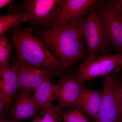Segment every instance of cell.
<instances>
[{
	"label": "cell",
	"mask_w": 122,
	"mask_h": 122,
	"mask_svg": "<svg viewBox=\"0 0 122 122\" xmlns=\"http://www.w3.org/2000/svg\"><path fill=\"white\" fill-rule=\"evenodd\" d=\"M62 107L51 104L42 109L37 117L41 122H62L64 114Z\"/></svg>",
	"instance_id": "16"
},
{
	"label": "cell",
	"mask_w": 122,
	"mask_h": 122,
	"mask_svg": "<svg viewBox=\"0 0 122 122\" xmlns=\"http://www.w3.org/2000/svg\"><path fill=\"white\" fill-rule=\"evenodd\" d=\"M0 99L4 101L6 110L11 107L18 90L16 75L13 69L9 68L0 72Z\"/></svg>",
	"instance_id": "12"
},
{
	"label": "cell",
	"mask_w": 122,
	"mask_h": 122,
	"mask_svg": "<svg viewBox=\"0 0 122 122\" xmlns=\"http://www.w3.org/2000/svg\"><path fill=\"white\" fill-rule=\"evenodd\" d=\"M121 15H122V14H121Z\"/></svg>",
	"instance_id": "27"
},
{
	"label": "cell",
	"mask_w": 122,
	"mask_h": 122,
	"mask_svg": "<svg viewBox=\"0 0 122 122\" xmlns=\"http://www.w3.org/2000/svg\"><path fill=\"white\" fill-rule=\"evenodd\" d=\"M27 21H28V17L24 11L21 12L0 16V35L5 34L9 30L13 28L17 25Z\"/></svg>",
	"instance_id": "15"
},
{
	"label": "cell",
	"mask_w": 122,
	"mask_h": 122,
	"mask_svg": "<svg viewBox=\"0 0 122 122\" xmlns=\"http://www.w3.org/2000/svg\"><path fill=\"white\" fill-rule=\"evenodd\" d=\"M120 66H121V67H122V62H121V63H120Z\"/></svg>",
	"instance_id": "25"
},
{
	"label": "cell",
	"mask_w": 122,
	"mask_h": 122,
	"mask_svg": "<svg viewBox=\"0 0 122 122\" xmlns=\"http://www.w3.org/2000/svg\"><path fill=\"white\" fill-rule=\"evenodd\" d=\"M84 17L40 32L39 39L60 61L62 70L84 61L87 57L82 34Z\"/></svg>",
	"instance_id": "1"
},
{
	"label": "cell",
	"mask_w": 122,
	"mask_h": 122,
	"mask_svg": "<svg viewBox=\"0 0 122 122\" xmlns=\"http://www.w3.org/2000/svg\"><path fill=\"white\" fill-rule=\"evenodd\" d=\"M122 61V52L100 56H87L79 66L77 76L84 83L101 77H106Z\"/></svg>",
	"instance_id": "7"
},
{
	"label": "cell",
	"mask_w": 122,
	"mask_h": 122,
	"mask_svg": "<svg viewBox=\"0 0 122 122\" xmlns=\"http://www.w3.org/2000/svg\"><path fill=\"white\" fill-rule=\"evenodd\" d=\"M119 83L116 76L110 74L105 77L101 91L100 109L94 122H122V113L117 98Z\"/></svg>",
	"instance_id": "5"
},
{
	"label": "cell",
	"mask_w": 122,
	"mask_h": 122,
	"mask_svg": "<svg viewBox=\"0 0 122 122\" xmlns=\"http://www.w3.org/2000/svg\"><path fill=\"white\" fill-rule=\"evenodd\" d=\"M33 94L34 99L37 109L42 110L51 105L56 99L59 92V86L49 80L37 87Z\"/></svg>",
	"instance_id": "14"
},
{
	"label": "cell",
	"mask_w": 122,
	"mask_h": 122,
	"mask_svg": "<svg viewBox=\"0 0 122 122\" xmlns=\"http://www.w3.org/2000/svg\"><path fill=\"white\" fill-rule=\"evenodd\" d=\"M101 92L85 88L76 107L85 115L95 119L101 103Z\"/></svg>",
	"instance_id": "13"
},
{
	"label": "cell",
	"mask_w": 122,
	"mask_h": 122,
	"mask_svg": "<svg viewBox=\"0 0 122 122\" xmlns=\"http://www.w3.org/2000/svg\"><path fill=\"white\" fill-rule=\"evenodd\" d=\"M113 1L116 8L122 15V0H113Z\"/></svg>",
	"instance_id": "20"
},
{
	"label": "cell",
	"mask_w": 122,
	"mask_h": 122,
	"mask_svg": "<svg viewBox=\"0 0 122 122\" xmlns=\"http://www.w3.org/2000/svg\"><path fill=\"white\" fill-rule=\"evenodd\" d=\"M96 7L104 21L109 50L122 52V16L113 0H101Z\"/></svg>",
	"instance_id": "6"
},
{
	"label": "cell",
	"mask_w": 122,
	"mask_h": 122,
	"mask_svg": "<svg viewBox=\"0 0 122 122\" xmlns=\"http://www.w3.org/2000/svg\"><path fill=\"white\" fill-rule=\"evenodd\" d=\"M62 120L66 122H91L78 109H73L64 113Z\"/></svg>",
	"instance_id": "18"
},
{
	"label": "cell",
	"mask_w": 122,
	"mask_h": 122,
	"mask_svg": "<svg viewBox=\"0 0 122 122\" xmlns=\"http://www.w3.org/2000/svg\"><path fill=\"white\" fill-rule=\"evenodd\" d=\"M64 0H28L19 5L24 9L30 21L34 25L52 28L62 8Z\"/></svg>",
	"instance_id": "4"
},
{
	"label": "cell",
	"mask_w": 122,
	"mask_h": 122,
	"mask_svg": "<svg viewBox=\"0 0 122 122\" xmlns=\"http://www.w3.org/2000/svg\"><path fill=\"white\" fill-rule=\"evenodd\" d=\"M62 122H63V121H62Z\"/></svg>",
	"instance_id": "26"
},
{
	"label": "cell",
	"mask_w": 122,
	"mask_h": 122,
	"mask_svg": "<svg viewBox=\"0 0 122 122\" xmlns=\"http://www.w3.org/2000/svg\"><path fill=\"white\" fill-rule=\"evenodd\" d=\"M15 102L10 114L17 120L33 118L37 109L30 91L20 90L15 96Z\"/></svg>",
	"instance_id": "11"
},
{
	"label": "cell",
	"mask_w": 122,
	"mask_h": 122,
	"mask_svg": "<svg viewBox=\"0 0 122 122\" xmlns=\"http://www.w3.org/2000/svg\"><path fill=\"white\" fill-rule=\"evenodd\" d=\"M0 122H19L13 120H7L5 119V115L4 112L0 113Z\"/></svg>",
	"instance_id": "22"
},
{
	"label": "cell",
	"mask_w": 122,
	"mask_h": 122,
	"mask_svg": "<svg viewBox=\"0 0 122 122\" xmlns=\"http://www.w3.org/2000/svg\"><path fill=\"white\" fill-rule=\"evenodd\" d=\"M12 68L16 75L20 90L34 91L40 85L51 80L58 73L32 65L20 59L15 62Z\"/></svg>",
	"instance_id": "8"
},
{
	"label": "cell",
	"mask_w": 122,
	"mask_h": 122,
	"mask_svg": "<svg viewBox=\"0 0 122 122\" xmlns=\"http://www.w3.org/2000/svg\"><path fill=\"white\" fill-rule=\"evenodd\" d=\"M12 29L11 43L16 48L20 59L55 72L58 73L62 70L60 61L39 38L33 35L31 28L22 29L16 26Z\"/></svg>",
	"instance_id": "2"
},
{
	"label": "cell",
	"mask_w": 122,
	"mask_h": 122,
	"mask_svg": "<svg viewBox=\"0 0 122 122\" xmlns=\"http://www.w3.org/2000/svg\"><path fill=\"white\" fill-rule=\"evenodd\" d=\"M13 1L12 0H0V8H2L5 5L10 4Z\"/></svg>",
	"instance_id": "21"
},
{
	"label": "cell",
	"mask_w": 122,
	"mask_h": 122,
	"mask_svg": "<svg viewBox=\"0 0 122 122\" xmlns=\"http://www.w3.org/2000/svg\"><path fill=\"white\" fill-rule=\"evenodd\" d=\"M118 78L120 82L122 84V76H120V77H118Z\"/></svg>",
	"instance_id": "24"
},
{
	"label": "cell",
	"mask_w": 122,
	"mask_h": 122,
	"mask_svg": "<svg viewBox=\"0 0 122 122\" xmlns=\"http://www.w3.org/2000/svg\"><path fill=\"white\" fill-rule=\"evenodd\" d=\"M83 82L76 74H66L57 83L59 92L57 100L59 105L70 107H77L85 89Z\"/></svg>",
	"instance_id": "9"
},
{
	"label": "cell",
	"mask_w": 122,
	"mask_h": 122,
	"mask_svg": "<svg viewBox=\"0 0 122 122\" xmlns=\"http://www.w3.org/2000/svg\"><path fill=\"white\" fill-rule=\"evenodd\" d=\"M96 5L84 17L82 25L87 56H98L99 54L110 50L104 21Z\"/></svg>",
	"instance_id": "3"
},
{
	"label": "cell",
	"mask_w": 122,
	"mask_h": 122,
	"mask_svg": "<svg viewBox=\"0 0 122 122\" xmlns=\"http://www.w3.org/2000/svg\"><path fill=\"white\" fill-rule=\"evenodd\" d=\"M117 98L119 107L122 113V84L120 81L117 90Z\"/></svg>",
	"instance_id": "19"
},
{
	"label": "cell",
	"mask_w": 122,
	"mask_h": 122,
	"mask_svg": "<svg viewBox=\"0 0 122 122\" xmlns=\"http://www.w3.org/2000/svg\"><path fill=\"white\" fill-rule=\"evenodd\" d=\"M13 49L5 34L0 37V72L10 68L9 58Z\"/></svg>",
	"instance_id": "17"
},
{
	"label": "cell",
	"mask_w": 122,
	"mask_h": 122,
	"mask_svg": "<svg viewBox=\"0 0 122 122\" xmlns=\"http://www.w3.org/2000/svg\"><path fill=\"white\" fill-rule=\"evenodd\" d=\"M100 0H64L61 13L54 26L64 25L73 20L85 17Z\"/></svg>",
	"instance_id": "10"
},
{
	"label": "cell",
	"mask_w": 122,
	"mask_h": 122,
	"mask_svg": "<svg viewBox=\"0 0 122 122\" xmlns=\"http://www.w3.org/2000/svg\"><path fill=\"white\" fill-rule=\"evenodd\" d=\"M32 122H41V121H40V119H39V118L37 117V118L36 119H35Z\"/></svg>",
	"instance_id": "23"
}]
</instances>
